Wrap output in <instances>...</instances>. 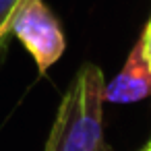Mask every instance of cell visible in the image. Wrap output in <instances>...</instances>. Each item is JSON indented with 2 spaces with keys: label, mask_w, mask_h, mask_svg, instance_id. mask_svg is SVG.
Wrapping results in <instances>:
<instances>
[{
  "label": "cell",
  "mask_w": 151,
  "mask_h": 151,
  "mask_svg": "<svg viewBox=\"0 0 151 151\" xmlns=\"http://www.w3.org/2000/svg\"><path fill=\"white\" fill-rule=\"evenodd\" d=\"M104 75L83 64L66 89L44 151H114L104 134Z\"/></svg>",
  "instance_id": "6da1fadb"
},
{
  "label": "cell",
  "mask_w": 151,
  "mask_h": 151,
  "mask_svg": "<svg viewBox=\"0 0 151 151\" xmlns=\"http://www.w3.org/2000/svg\"><path fill=\"white\" fill-rule=\"evenodd\" d=\"M9 33H13L25 46L35 60L40 75L48 73V68L60 60L66 48L60 23L44 0H21L9 21Z\"/></svg>",
  "instance_id": "7a4b0ae2"
},
{
  "label": "cell",
  "mask_w": 151,
  "mask_h": 151,
  "mask_svg": "<svg viewBox=\"0 0 151 151\" xmlns=\"http://www.w3.org/2000/svg\"><path fill=\"white\" fill-rule=\"evenodd\" d=\"M151 95V64L145 56L143 42L134 44L122 70L104 87L106 104H132Z\"/></svg>",
  "instance_id": "3957f363"
},
{
  "label": "cell",
  "mask_w": 151,
  "mask_h": 151,
  "mask_svg": "<svg viewBox=\"0 0 151 151\" xmlns=\"http://www.w3.org/2000/svg\"><path fill=\"white\" fill-rule=\"evenodd\" d=\"M21 0H0V44L9 35V21Z\"/></svg>",
  "instance_id": "277c9868"
},
{
  "label": "cell",
  "mask_w": 151,
  "mask_h": 151,
  "mask_svg": "<svg viewBox=\"0 0 151 151\" xmlns=\"http://www.w3.org/2000/svg\"><path fill=\"white\" fill-rule=\"evenodd\" d=\"M141 42H143L145 56H147V60H149V64H151V19H149V23H147L145 31H143V35H141Z\"/></svg>",
  "instance_id": "5b68a950"
},
{
  "label": "cell",
  "mask_w": 151,
  "mask_h": 151,
  "mask_svg": "<svg viewBox=\"0 0 151 151\" xmlns=\"http://www.w3.org/2000/svg\"><path fill=\"white\" fill-rule=\"evenodd\" d=\"M143 151H151V141H149V145H147V147H145Z\"/></svg>",
  "instance_id": "8992f818"
}]
</instances>
